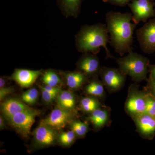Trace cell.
Returning <instances> with one entry per match:
<instances>
[{"label":"cell","mask_w":155,"mask_h":155,"mask_svg":"<svg viewBox=\"0 0 155 155\" xmlns=\"http://www.w3.org/2000/svg\"><path fill=\"white\" fill-rule=\"evenodd\" d=\"M55 130L41 122L34 133V140L40 147H48L52 145L55 142L57 135Z\"/></svg>","instance_id":"cell-12"},{"label":"cell","mask_w":155,"mask_h":155,"mask_svg":"<svg viewBox=\"0 0 155 155\" xmlns=\"http://www.w3.org/2000/svg\"><path fill=\"white\" fill-rule=\"evenodd\" d=\"M39 114V111L32 109L14 114L8 120L18 133L26 137L30 134L35 117Z\"/></svg>","instance_id":"cell-8"},{"label":"cell","mask_w":155,"mask_h":155,"mask_svg":"<svg viewBox=\"0 0 155 155\" xmlns=\"http://www.w3.org/2000/svg\"><path fill=\"white\" fill-rule=\"evenodd\" d=\"M140 135L145 139L151 140L155 136V116L144 113L132 117Z\"/></svg>","instance_id":"cell-10"},{"label":"cell","mask_w":155,"mask_h":155,"mask_svg":"<svg viewBox=\"0 0 155 155\" xmlns=\"http://www.w3.org/2000/svg\"><path fill=\"white\" fill-rule=\"evenodd\" d=\"M99 75L104 86L111 93L119 91L125 84L126 76L119 69L101 67Z\"/></svg>","instance_id":"cell-6"},{"label":"cell","mask_w":155,"mask_h":155,"mask_svg":"<svg viewBox=\"0 0 155 155\" xmlns=\"http://www.w3.org/2000/svg\"><path fill=\"white\" fill-rule=\"evenodd\" d=\"M101 106L98 98L91 96L84 97L81 99L79 102V107L81 110L89 114Z\"/></svg>","instance_id":"cell-20"},{"label":"cell","mask_w":155,"mask_h":155,"mask_svg":"<svg viewBox=\"0 0 155 155\" xmlns=\"http://www.w3.org/2000/svg\"><path fill=\"white\" fill-rule=\"evenodd\" d=\"M136 36L140 47L145 54L155 52V18L150 19L136 31Z\"/></svg>","instance_id":"cell-7"},{"label":"cell","mask_w":155,"mask_h":155,"mask_svg":"<svg viewBox=\"0 0 155 155\" xmlns=\"http://www.w3.org/2000/svg\"><path fill=\"white\" fill-rule=\"evenodd\" d=\"M14 91V89L12 87H3L0 88V101H1L7 96L8 95L12 93Z\"/></svg>","instance_id":"cell-29"},{"label":"cell","mask_w":155,"mask_h":155,"mask_svg":"<svg viewBox=\"0 0 155 155\" xmlns=\"http://www.w3.org/2000/svg\"><path fill=\"white\" fill-rule=\"evenodd\" d=\"M145 90L146 91L145 113L155 116V97L147 90Z\"/></svg>","instance_id":"cell-25"},{"label":"cell","mask_w":155,"mask_h":155,"mask_svg":"<svg viewBox=\"0 0 155 155\" xmlns=\"http://www.w3.org/2000/svg\"><path fill=\"white\" fill-rule=\"evenodd\" d=\"M58 5L64 15L76 18L80 14L82 0H58Z\"/></svg>","instance_id":"cell-16"},{"label":"cell","mask_w":155,"mask_h":155,"mask_svg":"<svg viewBox=\"0 0 155 155\" xmlns=\"http://www.w3.org/2000/svg\"><path fill=\"white\" fill-rule=\"evenodd\" d=\"M41 70H31L25 69H16L11 78L15 81L22 87L31 86L41 75Z\"/></svg>","instance_id":"cell-13"},{"label":"cell","mask_w":155,"mask_h":155,"mask_svg":"<svg viewBox=\"0 0 155 155\" xmlns=\"http://www.w3.org/2000/svg\"><path fill=\"white\" fill-rule=\"evenodd\" d=\"M132 12L134 23L146 22L148 19L155 17V2L154 0H133L128 5Z\"/></svg>","instance_id":"cell-5"},{"label":"cell","mask_w":155,"mask_h":155,"mask_svg":"<svg viewBox=\"0 0 155 155\" xmlns=\"http://www.w3.org/2000/svg\"><path fill=\"white\" fill-rule=\"evenodd\" d=\"M70 128L77 137H82L85 136L89 130V125L87 122L79 120H72L70 123Z\"/></svg>","instance_id":"cell-22"},{"label":"cell","mask_w":155,"mask_h":155,"mask_svg":"<svg viewBox=\"0 0 155 155\" xmlns=\"http://www.w3.org/2000/svg\"><path fill=\"white\" fill-rule=\"evenodd\" d=\"M146 91L139 90L138 86L132 84L129 87L128 95L125 103L126 113L131 117L145 113Z\"/></svg>","instance_id":"cell-4"},{"label":"cell","mask_w":155,"mask_h":155,"mask_svg":"<svg viewBox=\"0 0 155 155\" xmlns=\"http://www.w3.org/2000/svg\"><path fill=\"white\" fill-rule=\"evenodd\" d=\"M58 107L75 113L76 110V98L71 92L61 91L57 97Z\"/></svg>","instance_id":"cell-17"},{"label":"cell","mask_w":155,"mask_h":155,"mask_svg":"<svg viewBox=\"0 0 155 155\" xmlns=\"http://www.w3.org/2000/svg\"><path fill=\"white\" fill-rule=\"evenodd\" d=\"M109 32L106 24L98 23L93 25H84L75 36V44L78 52L97 54L101 47L106 52V59L115 58L108 49Z\"/></svg>","instance_id":"cell-2"},{"label":"cell","mask_w":155,"mask_h":155,"mask_svg":"<svg viewBox=\"0 0 155 155\" xmlns=\"http://www.w3.org/2000/svg\"><path fill=\"white\" fill-rule=\"evenodd\" d=\"M149 72L150 73L149 77L155 81V65L150 64Z\"/></svg>","instance_id":"cell-31"},{"label":"cell","mask_w":155,"mask_h":155,"mask_svg":"<svg viewBox=\"0 0 155 155\" xmlns=\"http://www.w3.org/2000/svg\"><path fill=\"white\" fill-rule=\"evenodd\" d=\"M97 77V75L94 76V78L86 85L85 92L89 96L102 99L105 95V87L102 81L100 80Z\"/></svg>","instance_id":"cell-19"},{"label":"cell","mask_w":155,"mask_h":155,"mask_svg":"<svg viewBox=\"0 0 155 155\" xmlns=\"http://www.w3.org/2000/svg\"><path fill=\"white\" fill-rule=\"evenodd\" d=\"M67 86L72 90H77L83 86L87 81V77L81 71L63 72Z\"/></svg>","instance_id":"cell-18"},{"label":"cell","mask_w":155,"mask_h":155,"mask_svg":"<svg viewBox=\"0 0 155 155\" xmlns=\"http://www.w3.org/2000/svg\"><path fill=\"white\" fill-rule=\"evenodd\" d=\"M78 71L83 72L87 76H97L99 74L101 67L100 60L96 54L84 53L77 63Z\"/></svg>","instance_id":"cell-11"},{"label":"cell","mask_w":155,"mask_h":155,"mask_svg":"<svg viewBox=\"0 0 155 155\" xmlns=\"http://www.w3.org/2000/svg\"><path fill=\"white\" fill-rule=\"evenodd\" d=\"M5 127V123H4V120L2 116L0 117V127L1 129H3Z\"/></svg>","instance_id":"cell-33"},{"label":"cell","mask_w":155,"mask_h":155,"mask_svg":"<svg viewBox=\"0 0 155 155\" xmlns=\"http://www.w3.org/2000/svg\"><path fill=\"white\" fill-rule=\"evenodd\" d=\"M87 119L95 130H100L110 122V109L107 106H102L89 114Z\"/></svg>","instance_id":"cell-14"},{"label":"cell","mask_w":155,"mask_h":155,"mask_svg":"<svg viewBox=\"0 0 155 155\" xmlns=\"http://www.w3.org/2000/svg\"><path fill=\"white\" fill-rule=\"evenodd\" d=\"M42 81L45 85L58 87L62 83V80L58 73L52 70L46 71L42 77Z\"/></svg>","instance_id":"cell-21"},{"label":"cell","mask_w":155,"mask_h":155,"mask_svg":"<svg viewBox=\"0 0 155 155\" xmlns=\"http://www.w3.org/2000/svg\"><path fill=\"white\" fill-rule=\"evenodd\" d=\"M119 69L128 75L134 82L138 83L147 78L149 72L150 61L147 58L132 51L123 58L116 59Z\"/></svg>","instance_id":"cell-3"},{"label":"cell","mask_w":155,"mask_h":155,"mask_svg":"<svg viewBox=\"0 0 155 155\" xmlns=\"http://www.w3.org/2000/svg\"><path fill=\"white\" fill-rule=\"evenodd\" d=\"M42 87L46 90L57 96L61 91V89L58 87L51 86L48 85H45V86Z\"/></svg>","instance_id":"cell-30"},{"label":"cell","mask_w":155,"mask_h":155,"mask_svg":"<svg viewBox=\"0 0 155 155\" xmlns=\"http://www.w3.org/2000/svg\"><path fill=\"white\" fill-rule=\"evenodd\" d=\"M130 13L109 11L106 15V22L110 35V42L115 51L123 56L133 50V35L136 25L131 23Z\"/></svg>","instance_id":"cell-1"},{"label":"cell","mask_w":155,"mask_h":155,"mask_svg":"<svg viewBox=\"0 0 155 155\" xmlns=\"http://www.w3.org/2000/svg\"><path fill=\"white\" fill-rule=\"evenodd\" d=\"M1 111L7 119H8L14 114L31 110L32 108L15 98L8 99L1 104Z\"/></svg>","instance_id":"cell-15"},{"label":"cell","mask_w":155,"mask_h":155,"mask_svg":"<svg viewBox=\"0 0 155 155\" xmlns=\"http://www.w3.org/2000/svg\"><path fill=\"white\" fill-rule=\"evenodd\" d=\"M105 3H109L114 5L123 7L128 5L133 0H102Z\"/></svg>","instance_id":"cell-27"},{"label":"cell","mask_w":155,"mask_h":155,"mask_svg":"<svg viewBox=\"0 0 155 155\" xmlns=\"http://www.w3.org/2000/svg\"><path fill=\"white\" fill-rule=\"evenodd\" d=\"M145 89L155 97V81L149 78L147 80V85Z\"/></svg>","instance_id":"cell-28"},{"label":"cell","mask_w":155,"mask_h":155,"mask_svg":"<svg viewBox=\"0 0 155 155\" xmlns=\"http://www.w3.org/2000/svg\"><path fill=\"white\" fill-rule=\"evenodd\" d=\"M75 113L59 107L52 111L47 118L41 121L55 130L64 128L73 120Z\"/></svg>","instance_id":"cell-9"},{"label":"cell","mask_w":155,"mask_h":155,"mask_svg":"<svg viewBox=\"0 0 155 155\" xmlns=\"http://www.w3.org/2000/svg\"><path fill=\"white\" fill-rule=\"evenodd\" d=\"M41 91L42 97L45 102L47 104H51L54 100L57 98V96L49 92L43 88L42 87L40 86Z\"/></svg>","instance_id":"cell-26"},{"label":"cell","mask_w":155,"mask_h":155,"mask_svg":"<svg viewBox=\"0 0 155 155\" xmlns=\"http://www.w3.org/2000/svg\"><path fill=\"white\" fill-rule=\"evenodd\" d=\"M77 136L72 130L61 133L58 137L59 143L63 146L69 147L75 142Z\"/></svg>","instance_id":"cell-23"},{"label":"cell","mask_w":155,"mask_h":155,"mask_svg":"<svg viewBox=\"0 0 155 155\" xmlns=\"http://www.w3.org/2000/svg\"><path fill=\"white\" fill-rule=\"evenodd\" d=\"M38 96V91L36 88H32L23 93L21 96V98L24 103L28 104H33L36 102Z\"/></svg>","instance_id":"cell-24"},{"label":"cell","mask_w":155,"mask_h":155,"mask_svg":"<svg viewBox=\"0 0 155 155\" xmlns=\"http://www.w3.org/2000/svg\"><path fill=\"white\" fill-rule=\"evenodd\" d=\"M6 83V80L3 77L0 78V88L5 87Z\"/></svg>","instance_id":"cell-32"}]
</instances>
